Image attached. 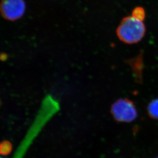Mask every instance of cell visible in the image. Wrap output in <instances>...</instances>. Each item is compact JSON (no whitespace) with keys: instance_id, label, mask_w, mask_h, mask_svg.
<instances>
[{"instance_id":"1","label":"cell","mask_w":158,"mask_h":158,"mask_svg":"<svg viewBox=\"0 0 158 158\" xmlns=\"http://www.w3.org/2000/svg\"><path fill=\"white\" fill-rule=\"evenodd\" d=\"M58 102L51 96L45 98L35 121L29 129L22 143L18 147L13 158H22L33 141L47 123L59 110Z\"/></svg>"},{"instance_id":"2","label":"cell","mask_w":158,"mask_h":158,"mask_svg":"<svg viewBox=\"0 0 158 158\" xmlns=\"http://www.w3.org/2000/svg\"><path fill=\"white\" fill-rule=\"evenodd\" d=\"M146 27L142 21L131 16L123 18L117 28L116 35L123 43L133 45L140 42L146 33Z\"/></svg>"},{"instance_id":"3","label":"cell","mask_w":158,"mask_h":158,"mask_svg":"<svg viewBox=\"0 0 158 158\" xmlns=\"http://www.w3.org/2000/svg\"><path fill=\"white\" fill-rule=\"evenodd\" d=\"M111 113L120 123H131L136 119L138 112L134 102L127 98L120 99L112 105Z\"/></svg>"},{"instance_id":"4","label":"cell","mask_w":158,"mask_h":158,"mask_svg":"<svg viewBox=\"0 0 158 158\" xmlns=\"http://www.w3.org/2000/svg\"><path fill=\"white\" fill-rule=\"evenodd\" d=\"M1 12L5 19L14 21L21 19L26 11L24 0H2Z\"/></svg>"},{"instance_id":"5","label":"cell","mask_w":158,"mask_h":158,"mask_svg":"<svg viewBox=\"0 0 158 158\" xmlns=\"http://www.w3.org/2000/svg\"><path fill=\"white\" fill-rule=\"evenodd\" d=\"M147 111L150 118L158 120V98L154 99L148 103Z\"/></svg>"},{"instance_id":"6","label":"cell","mask_w":158,"mask_h":158,"mask_svg":"<svg viewBox=\"0 0 158 158\" xmlns=\"http://www.w3.org/2000/svg\"><path fill=\"white\" fill-rule=\"evenodd\" d=\"M131 16L135 19L143 22L146 17V13L144 8L141 6L135 8L132 11Z\"/></svg>"},{"instance_id":"7","label":"cell","mask_w":158,"mask_h":158,"mask_svg":"<svg viewBox=\"0 0 158 158\" xmlns=\"http://www.w3.org/2000/svg\"><path fill=\"white\" fill-rule=\"evenodd\" d=\"M12 149V146L8 142H4L2 143L0 147L1 153L4 155H6L10 152Z\"/></svg>"},{"instance_id":"8","label":"cell","mask_w":158,"mask_h":158,"mask_svg":"<svg viewBox=\"0 0 158 158\" xmlns=\"http://www.w3.org/2000/svg\"><path fill=\"white\" fill-rule=\"evenodd\" d=\"M158 158V157H157V158Z\"/></svg>"}]
</instances>
